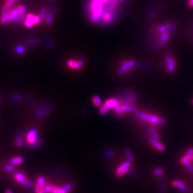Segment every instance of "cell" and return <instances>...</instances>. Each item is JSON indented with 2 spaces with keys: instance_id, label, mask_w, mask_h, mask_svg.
Returning <instances> with one entry per match:
<instances>
[{
  "instance_id": "obj_13",
  "label": "cell",
  "mask_w": 193,
  "mask_h": 193,
  "mask_svg": "<svg viewBox=\"0 0 193 193\" xmlns=\"http://www.w3.org/2000/svg\"><path fill=\"white\" fill-rule=\"evenodd\" d=\"M47 184H48L47 181L43 176H40V177H38L35 186V192L38 193L39 192L43 191Z\"/></svg>"
},
{
  "instance_id": "obj_45",
  "label": "cell",
  "mask_w": 193,
  "mask_h": 193,
  "mask_svg": "<svg viewBox=\"0 0 193 193\" xmlns=\"http://www.w3.org/2000/svg\"><path fill=\"white\" fill-rule=\"evenodd\" d=\"M47 1H48V2H50V3H51V2H52V1H53V0H47Z\"/></svg>"
},
{
  "instance_id": "obj_43",
  "label": "cell",
  "mask_w": 193,
  "mask_h": 193,
  "mask_svg": "<svg viewBox=\"0 0 193 193\" xmlns=\"http://www.w3.org/2000/svg\"><path fill=\"white\" fill-rule=\"evenodd\" d=\"M38 193H47V192H46V191L45 190V189H43V191H40V192H38Z\"/></svg>"
},
{
  "instance_id": "obj_35",
  "label": "cell",
  "mask_w": 193,
  "mask_h": 193,
  "mask_svg": "<svg viewBox=\"0 0 193 193\" xmlns=\"http://www.w3.org/2000/svg\"><path fill=\"white\" fill-rule=\"evenodd\" d=\"M5 171L8 172H13L15 171V166L11 164H6L4 167Z\"/></svg>"
},
{
  "instance_id": "obj_49",
  "label": "cell",
  "mask_w": 193,
  "mask_h": 193,
  "mask_svg": "<svg viewBox=\"0 0 193 193\" xmlns=\"http://www.w3.org/2000/svg\"><path fill=\"white\" fill-rule=\"evenodd\" d=\"M192 166H193V162H192Z\"/></svg>"
},
{
  "instance_id": "obj_28",
  "label": "cell",
  "mask_w": 193,
  "mask_h": 193,
  "mask_svg": "<svg viewBox=\"0 0 193 193\" xmlns=\"http://www.w3.org/2000/svg\"><path fill=\"white\" fill-rule=\"evenodd\" d=\"M42 144H43V139H42L40 137L37 143H35V144H33V145L28 146L27 147H28V148L30 149H38L40 148V147L42 145Z\"/></svg>"
},
{
  "instance_id": "obj_6",
  "label": "cell",
  "mask_w": 193,
  "mask_h": 193,
  "mask_svg": "<svg viewBox=\"0 0 193 193\" xmlns=\"http://www.w3.org/2000/svg\"><path fill=\"white\" fill-rule=\"evenodd\" d=\"M120 103V101L116 97L109 98V99H107L105 101V103H103L102 106L100 107V114L102 116L106 115L108 112H109L111 109H113L114 107Z\"/></svg>"
},
{
  "instance_id": "obj_39",
  "label": "cell",
  "mask_w": 193,
  "mask_h": 193,
  "mask_svg": "<svg viewBox=\"0 0 193 193\" xmlns=\"http://www.w3.org/2000/svg\"><path fill=\"white\" fill-rule=\"evenodd\" d=\"M41 20V19L40 16L34 15V16L32 18V21H33V23H34L35 25H38L40 23Z\"/></svg>"
},
{
  "instance_id": "obj_12",
  "label": "cell",
  "mask_w": 193,
  "mask_h": 193,
  "mask_svg": "<svg viewBox=\"0 0 193 193\" xmlns=\"http://www.w3.org/2000/svg\"><path fill=\"white\" fill-rule=\"evenodd\" d=\"M171 185L175 188L178 189V190L182 192H188L189 188L186 186L185 183L180 180H173L171 182Z\"/></svg>"
},
{
  "instance_id": "obj_36",
  "label": "cell",
  "mask_w": 193,
  "mask_h": 193,
  "mask_svg": "<svg viewBox=\"0 0 193 193\" xmlns=\"http://www.w3.org/2000/svg\"><path fill=\"white\" fill-rule=\"evenodd\" d=\"M104 155L107 158H111L114 156V153L111 149H106L104 152Z\"/></svg>"
},
{
  "instance_id": "obj_26",
  "label": "cell",
  "mask_w": 193,
  "mask_h": 193,
  "mask_svg": "<svg viewBox=\"0 0 193 193\" xmlns=\"http://www.w3.org/2000/svg\"><path fill=\"white\" fill-rule=\"evenodd\" d=\"M15 144L18 147H21L23 145V138L21 134H18L15 138Z\"/></svg>"
},
{
  "instance_id": "obj_22",
  "label": "cell",
  "mask_w": 193,
  "mask_h": 193,
  "mask_svg": "<svg viewBox=\"0 0 193 193\" xmlns=\"http://www.w3.org/2000/svg\"><path fill=\"white\" fill-rule=\"evenodd\" d=\"M9 98H10L11 101H13L16 103H20L22 102L23 100L21 94L16 93H11L10 94V96H9Z\"/></svg>"
},
{
  "instance_id": "obj_25",
  "label": "cell",
  "mask_w": 193,
  "mask_h": 193,
  "mask_svg": "<svg viewBox=\"0 0 193 193\" xmlns=\"http://www.w3.org/2000/svg\"><path fill=\"white\" fill-rule=\"evenodd\" d=\"M67 64L68 68H69L70 69L75 70L77 65V59H69L67 61Z\"/></svg>"
},
{
  "instance_id": "obj_19",
  "label": "cell",
  "mask_w": 193,
  "mask_h": 193,
  "mask_svg": "<svg viewBox=\"0 0 193 193\" xmlns=\"http://www.w3.org/2000/svg\"><path fill=\"white\" fill-rule=\"evenodd\" d=\"M46 107V104H41V105L39 106L37 109H36L35 113V116L36 118L37 119H42V117H43L45 109Z\"/></svg>"
},
{
  "instance_id": "obj_30",
  "label": "cell",
  "mask_w": 193,
  "mask_h": 193,
  "mask_svg": "<svg viewBox=\"0 0 193 193\" xmlns=\"http://www.w3.org/2000/svg\"><path fill=\"white\" fill-rule=\"evenodd\" d=\"M50 193H67L63 188H59L56 186H51V191Z\"/></svg>"
},
{
  "instance_id": "obj_38",
  "label": "cell",
  "mask_w": 193,
  "mask_h": 193,
  "mask_svg": "<svg viewBox=\"0 0 193 193\" xmlns=\"http://www.w3.org/2000/svg\"><path fill=\"white\" fill-rule=\"evenodd\" d=\"M16 1H17L16 0H7L5 3V6L8 8H11L15 4Z\"/></svg>"
},
{
  "instance_id": "obj_17",
  "label": "cell",
  "mask_w": 193,
  "mask_h": 193,
  "mask_svg": "<svg viewBox=\"0 0 193 193\" xmlns=\"http://www.w3.org/2000/svg\"><path fill=\"white\" fill-rule=\"evenodd\" d=\"M148 132L149 135L151 136V138L157 140H159L161 139V135L157 131V127L155 124H152L151 126L149 127Z\"/></svg>"
},
{
  "instance_id": "obj_46",
  "label": "cell",
  "mask_w": 193,
  "mask_h": 193,
  "mask_svg": "<svg viewBox=\"0 0 193 193\" xmlns=\"http://www.w3.org/2000/svg\"><path fill=\"white\" fill-rule=\"evenodd\" d=\"M191 159H192V161H193V155H192V157H191Z\"/></svg>"
},
{
  "instance_id": "obj_27",
  "label": "cell",
  "mask_w": 193,
  "mask_h": 193,
  "mask_svg": "<svg viewBox=\"0 0 193 193\" xmlns=\"http://www.w3.org/2000/svg\"><path fill=\"white\" fill-rule=\"evenodd\" d=\"M14 50H15V51L16 52V53L19 55L24 54L26 52H27V50H26L25 48L21 45L16 46L15 47Z\"/></svg>"
},
{
  "instance_id": "obj_7",
  "label": "cell",
  "mask_w": 193,
  "mask_h": 193,
  "mask_svg": "<svg viewBox=\"0 0 193 193\" xmlns=\"http://www.w3.org/2000/svg\"><path fill=\"white\" fill-rule=\"evenodd\" d=\"M164 62L166 70L169 74L173 73L176 69V62L173 55L170 52H168L164 56Z\"/></svg>"
},
{
  "instance_id": "obj_44",
  "label": "cell",
  "mask_w": 193,
  "mask_h": 193,
  "mask_svg": "<svg viewBox=\"0 0 193 193\" xmlns=\"http://www.w3.org/2000/svg\"><path fill=\"white\" fill-rule=\"evenodd\" d=\"M1 94H0V104H1V103H2V99H1Z\"/></svg>"
},
{
  "instance_id": "obj_33",
  "label": "cell",
  "mask_w": 193,
  "mask_h": 193,
  "mask_svg": "<svg viewBox=\"0 0 193 193\" xmlns=\"http://www.w3.org/2000/svg\"><path fill=\"white\" fill-rule=\"evenodd\" d=\"M26 44L28 46H35L39 43V41L37 39H28L25 42Z\"/></svg>"
},
{
  "instance_id": "obj_16",
  "label": "cell",
  "mask_w": 193,
  "mask_h": 193,
  "mask_svg": "<svg viewBox=\"0 0 193 193\" xmlns=\"http://www.w3.org/2000/svg\"><path fill=\"white\" fill-rule=\"evenodd\" d=\"M120 107L121 109H122V112L124 113V114L129 113H135L137 111L136 107L135 106L130 105V104L121 103Z\"/></svg>"
},
{
  "instance_id": "obj_21",
  "label": "cell",
  "mask_w": 193,
  "mask_h": 193,
  "mask_svg": "<svg viewBox=\"0 0 193 193\" xmlns=\"http://www.w3.org/2000/svg\"><path fill=\"white\" fill-rule=\"evenodd\" d=\"M52 109H53V104H52L51 103L46 104V107H45L43 117H42V119H47L49 117V116L50 115Z\"/></svg>"
},
{
  "instance_id": "obj_23",
  "label": "cell",
  "mask_w": 193,
  "mask_h": 193,
  "mask_svg": "<svg viewBox=\"0 0 193 193\" xmlns=\"http://www.w3.org/2000/svg\"><path fill=\"white\" fill-rule=\"evenodd\" d=\"M159 193H166V181L164 178H160L159 179Z\"/></svg>"
},
{
  "instance_id": "obj_42",
  "label": "cell",
  "mask_w": 193,
  "mask_h": 193,
  "mask_svg": "<svg viewBox=\"0 0 193 193\" xmlns=\"http://www.w3.org/2000/svg\"><path fill=\"white\" fill-rule=\"evenodd\" d=\"M5 193H13V192L11 189H6Z\"/></svg>"
},
{
  "instance_id": "obj_20",
  "label": "cell",
  "mask_w": 193,
  "mask_h": 193,
  "mask_svg": "<svg viewBox=\"0 0 193 193\" xmlns=\"http://www.w3.org/2000/svg\"><path fill=\"white\" fill-rule=\"evenodd\" d=\"M24 161V159L21 156H15L12 158L9 161V164L16 166L21 164Z\"/></svg>"
},
{
  "instance_id": "obj_2",
  "label": "cell",
  "mask_w": 193,
  "mask_h": 193,
  "mask_svg": "<svg viewBox=\"0 0 193 193\" xmlns=\"http://www.w3.org/2000/svg\"><path fill=\"white\" fill-rule=\"evenodd\" d=\"M116 97L121 103L135 106L138 102V94L135 91L130 89L121 90Z\"/></svg>"
},
{
  "instance_id": "obj_4",
  "label": "cell",
  "mask_w": 193,
  "mask_h": 193,
  "mask_svg": "<svg viewBox=\"0 0 193 193\" xmlns=\"http://www.w3.org/2000/svg\"><path fill=\"white\" fill-rule=\"evenodd\" d=\"M177 24L174 21H169L165 23H158L153 25L150 29V32H163L169 31L174 35L177 32Z\"/></svg>"
},
{
  "instance_id": "obj_41",
  "label": "cell",
  "mask_w": 193,
  "mask_h": 193,
  "mask_svg": "<svg viewBox=\"0 0 193 193\" xmlns=\"http://www.w3.org/2000/svg\"><path fill=\"white\" fill-rule=\"evenodd\" d=\"M187 4L189 8H193V0H188Z\"/></svg>"
},
{
  "instance_id": "obj_15",
  "label": "cell",
  "mask_w": 193,
  "mask_h": 193,
  "mask_svg": "<svg viewBox=\"0 0 193 193\" xmlns=\"http://www.w3.org/2000/svg\"><path fill=\"white\" fill-rule=\"evenodd\" d=\"M193 155V148H190L188 150V151L186 153L184 156L182 157L181 159V163L182 164H184V166L186 164H188V163H191L192 161L191 157Z\"/></svg>"
},
{
  "instance_id": "obj_29",
  "label": "cell",
  "mask_w": 193,
  "mask_h": 193,
  "mask_svg": "<svg viewBox=\"0 0 193 193\" xmlns=\"http://www.w3.org/2000/svg\"><path fill=\"white\" fill-rule=\"evenodd\" d=\"M164 169L161 168H158L154 169L152 171V175L155 177H161L162 174H164Z\"/></svg>"
},
{
  "instance_id": "obj_5",
  "label": "cell",
  "mask_w": 193,
  "mask_h": 193,
  "mask_svg": "<svg viewBox=\"0 0 193 193\" xmlns=\"http://www.w3.org/2000/svg\"><path fill=\"white\" fill-rule=\"evenodd\" d=\"M134 113H135L134 114L135 116L137 117H138L139 119L152 124H155V125H156V124H164L166 123L164 119L159 117V116L155 115V114H151L144 112V111L137 110Z\"/></svg>"
},
{
  "instance_id": "obj_14",
  "label": "cell",
  "mask_w": 193,
  "mask_h": 193,
  "mask_svg": "<svg viewBox=\"0 0 193 193\" xmlns=\"http://www.w3.org/2000/svg\"><path fill=\"white\" fill-rule=\"evenodd\" d=\"M149 143L150 144V145L152 146L154 148L158 150V151L160 152H162V151H165V149H166L165 146L162 143L160 142L159 140H157L152 138H150L149 139Z\"/></svg>"
},
{
  "instance_id": "obj_37",
  "label": "cell",
  "mask_w": 193,
  "mask_h": 193,
  "mask_svg": "<svg viewBox=\"0 0 193 193\" xmlns=\"http://www.w3.org/2000/svg\"><path fill=\"white\" fill-rule=\"evenodd\" d=\"M55 45V42L52 39H49L46 42V48L48 49H52Z\"/></svg>"
},
{
  "instance_id": "obj_34",
  "label": "cell",
  "mask_w": 193,
  "mask_h": 193,
  "mask_svg": "<svg viewBox=\"0 0 193 193\" xmlns=\"http://www.w3.org/2000/svg\"><path fill=\"white\" fill-rule=\"evenodd\" d=\"M25 26L28 28H31L33 27V26L35 25L33 22L32 21V19H27L25 18V20L24 22Z\"/></svg>"
},
{
  "instance_id": "obj_10",
  "label": "cell",
  "mask_w": 193,
  "mask_h": 193,
  "mask_svg": "<svg viewBox=\"0 0 193 193\" xmlns=\"http://www.w3.org/2000/svg\"><path fill=\"white\" fill-rule=\"evenodd\" d=\"M15 179L16 181L20 183L21 184L25 186V187H28L29 188L33 187V184L31 182L26 178V176L22 172H16L15 174Z\"/></svg>"
},
{
  "instance_id": "obj_47",
  "label": "cell",
  "mask_w": 193,
  "mask_h": 193,
  "mask_svg": "<svg viewBox=\"0 0 193 193\" xmlns=\"http://www.w3.org/2000/svg\"><path fill=\"white\" fill-rule=\"evenodd\" d=\"M191 103H192V104H193V99L192 100V101H191Z\"/></svg>"
},
{
  "instance_id": "obj_24",
  "label": "cell",
  "mask_w": 193,
  "mask_h": 193,
  "mask_svg": "<svg viewBox=\"0 0 193 193\" xmlns=\"http://www.w3.org/2000/svg\"><path fill=\"white\" fill-rule=\"evenodd\" d=\"M91 101H92V103L93 105L95 106L96 107H100L102 106V101L101 98L99 96H93L91 98Z\"/></svg>"
},
{
  "instance_id": "obj_18",
  "label": "cell",
  "mask_w": 193,
  "mask_h": 193,
  "mask_svg": "<svg viewBox=\"0 0 193 193\" xmlns=\"http://www.w3.org/2000/svg\"><path fill=\"white\" fill-rule=\"evenodd\" d=\"M57 7H55L54 9H53V11H51L48 13V14L47 16V18L45 19V22L46 24H47L48 26H51L52 25L53 23V19H54V15L55 13L57 12Z\"/></svg>"
},
{
  "instance_id": "obj_40",
  "label": "cell",
  "mask_w": 193,
  "mask_h": 193,
  "mask_svg": "<svg viewBox=\"0 0 193 193\" xmlns=\"http://www.w3.org/2000/svg\"><path fill=\"white\" fill-rule=\"evenodd\" d=\"M73 188V185L72 184H71V183H68V184H65L63 187V189H64V190L66 191L67 193L69 192L71 190V189H72Z\"/></svg>"
},
{
  "instance_id": "obj_11",
  "label": "cell",
  "mask_w": 193,
  "mask_h": 193,
  "mask_svg": "<svg viewBox=\"0 0 193 193\" xmlns=\"http://www.w3.org/2000/svg\"><path fill=\"white\" fill-rule=\"evenodd\" d=\"M162 9V5H153L148 9V11L146 13L147 18L149 19H152L154 18H155L157 15L161 13Z\"/></svg>"
},
{
  "instance_id": "obj_50",
  "label": "cell",
  "mask_w": 193,
  "mask_h": 193,
  "mask_svg": "<svg viewBox=\"0 0 193 193\" xmlns=\"http://www.w3.org/2000/svg\"><path fill=\"white\" fill-rule=\"evenodd\" d=\"M0 46H1V43H0Z\"/></svg>"
},
{
  "instance_id": "obj_8",
  "label": "cell",
  "mask_w": 193,
  "mask_h": 193,
  "mask_svg": "<svg viewBox=\"0 0 193 193\" xmlns=\"http://www.w3.org/2000/svg\"><path fill=\"white\" fill-rule=\"evenodd\" d=\"M40 137L38 136V131L37 128H31L27 134V146L37 143Z\"/></svg>"
},
{
  "instance_id": "obj_51",
  "label": "cell",
  "mask_w": 193,
  "mask_h": 193,
  "mask_svg": "<svg viewBox=\"0 0 193 193\" xmlns=\"http://www.w3.org/2000/svg\"><path fill=\"white\" fill-rule=\"evenodd\" d=\"M16 1H18V0H16Z\"/></svg>"
},
{
  "instance_id": "obj_32",
  "label": "cell",
  "mask_w": 193,
  "mask_h": 193,
  "mask_svg": "<svg viewBox=\"0 0 193 193\" xmlns=\"http://www.w3.org/2000/svg\"><path fill=\"white\" fill-rule=\"evenodd\" d=\"M48 13L49 12H48V9L47 8H45V7L42 8L40 9V18H41L42 20H45V19H46V18H47Z\"/></svg>"
},
{
  "instance_id": "obj_48",
  "label": "cell",
  "mask_w": 193,
  "mask_h": 193,
  "mask_svg": "<svg viewBox=\"0 0 193 193\" xmlns=\"http://www.w3.org/2000/svg\"><path fill=\"white\" fill-rule=\"evenodd\" d=\"M192 172H193V168H192Z\"/></svg>"
},
{
  "instance_id": "obj_31",
  "label": "cell",
  "mask_w": 193,
  "mask_h": 193,
  "mask_svg": "<svg viewBox=\"0 0 193 193\" xmlns=\"http://www.w3.org/2000/svg\"><path fill=\"white\" fill-rule=\"evenodd\" d=\"M124 154H125V156L126 157L127 161L130 162H132L134 161L133 155L132 154V152L130 151L129 149H125V151H124Z\"/></svg>"
},
{
  "instance_id": "obj_9",
  "label": "cell",
  "mask_w": 193,
  "mask_h": 193,
  "mask_svg": "<svg viewBox=\"0 0 193 193\" xmlns=\"http://www.w3.org/2000/svg\"><path fill=\"white\" fill-rule=\"evenodd\" d=\"M131 163L132 162L127 161L123 162L119 167H117V168L116 170V175L117 177L121 178L126 174H127V172H129V171L130 169V168H131Z\"/></svg>"
},
{
  "instance_id": "obj_3",
  "label": "cell",
  "mask_w": 193,
  "mask_h": 193,
  "mask_svg": "<svg viewBox=\"0 0 193 193\" xmlns=\"http://www.w3.org/2000/svg\"><path fill=\"white\" fill-rule=\"evenodd\" d=\"M137 61L132 58L123 59L119 63V66L117 69V74L122 76L130 73L134 68H137Z\"/></svg>"
},
{
  "instance_id": "obj_1",
  "label": "cell",
  "mask_w": 193,
  "mask_h": 193,
  "mask_svg": "<svg viewBox=\"0 0 193 193\" xmlns=\"http://www.w3.org/2000/svg\"><path fill=\"white\" fill-rule=\"evenodd\" d=\"M109 0H87L85 13L90 23L97 25L102 16L104 5Z\"/></svg>"
}]
</instances>
